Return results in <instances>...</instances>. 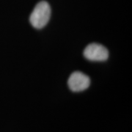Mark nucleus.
I'll return each instance as SVG.
<instances>
[{
  "label": "nucleus",
  "instance_id": "nucleus-1",
  "mask_svg": "<svg viewBox=\"0 0 132 132\" xmlns=\"http://www.w3.org/2000/svg\"><path fill=\"white\" fill-rule=\"evenodd\" d=\"M51 16V7L46 2H40L35 6L30 15V23L35 28L44 27Z\"/></svg>",
  "mask_w": 132,
  "mask_h": 132
},
{
  "label": "nucleus",
  "instance_id": "nucleus-2",
  "mask_svg": "<svg viewBox=\"0 0 132 132\" xmlns=\"http://www.w3.org/2000/svg\"><path fill=\"white\" fill-rule=\"evenodd\" d=\"M85 57L91 61H104L108 59L109 52L104 46L98 43H91L85 48Z\"/></svg>",
  "mask_w": 132,
  "mask_h": 132
},
{
  "label": "nucleus",
  "instance_id": "nucleus-3",
  "mask_svg": "<svg viewBox=\"0 0 132 132\" xmlns=\"http://www.w3.org/2000/svg\"><path fill=\"white\" fill-rule=\"evenodd\" d=\"M69 88L73 92H81L86 90L90 86V78L81 72L73 73L68 79Z\"/></svg>",
  "mask_w": 132,
  "mask_h": 132
}]
</instances>
